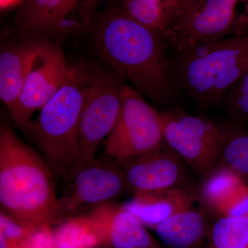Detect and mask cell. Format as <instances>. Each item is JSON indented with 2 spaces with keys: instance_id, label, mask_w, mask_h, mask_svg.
<instances>
[{
  "instance_id": "5bb4252c",
  "label": "cell",
  "mask_w": 248,
  "mask_h": 248,
  "mask_svg": "<svg viewBox=\"0 0 248 248\" xmlns=\"http://www.w3.org/2000/svg\"><path fill=\"white\" fill-rule=\"evenodd\" d=\"M42 40L21 38L0 51V99L9 112L17 103L31 62Z\"/></svg>"
},
{
  "instance_id": "cb8c5ba5",
  "label": "cell",
  "mask_w": 248,
  "mask_h": 248,
  "mask_svg": "<svg viewBox=\"0 0 248 248\" xmlns=\"http://www.w3.org/2000/svg\"><path fill=\"white\" fill-rule=\"evenodd\" d=\"M54 232L50 226H40L27 242L22 245L21 248H55Z\"/></svg>"
},
{
  "instance_id": "5b68a950",
  "label": "cell",
  "mask_w": 248,
  "mask_h": 248,
  "mask_svg": "<svg viewBox=\"0 0 248 248\" xmlns=\"http://www.w3.org/2000/svg\"><path fill=\"white\" fill-rule=\"evenodd\" d=\"M126 84L112 70L93 67L91 82L80 117L79 154L70 179L95 160L98 148L118 120Z\"/></svg>"
},
{
  "instance_id": "83f0119b",
  "label": "cell",
  "mask_w": 248,
  "mask_h": 248,
  "mask_svg": "<svg viewBox=\"0 0 248 248\" xmlns=\"http://www.w3.org/2000/svg\"><path fill=\"white\" fill-rule=\"evenodd\" d=\"M141 248L132 247V248Z\"/></svg>"
},
{
  "instance_id": "7c38bea8",
  "label": "cell",
  "mask_w": 248,
  "mask_h": 248,
  "mask_svg": "<svg viewBox=\"0 0 248 248\" xmlns=\"http://www.w3.org/2000/svg\"><path fill=\"white\" fill-rule=\"evenodd\" d=\"M186 162L167 144L151 153L120 162L130 189L149 193L179 187L186 177Z\"/></svg>"
},
{
  "instance_id": "3957f363",
  "label": "cell",
  "mask_w": 248,
  "mask_h": 248,
  "mask_svg": "<svg viewBox=\"0 0 248 248\" xmlns=\"http://www.w3.org/2000/svg\"><path fill=\"white\" fill-rule=\"evenodd\" d=\"M93 67L70 64L66 79L24 130L39 148L54 177H69L78 154L80 117Z\"/></svg>"
},
{
  "instance_id": "2e32d148",
  "label": "cell",
  "mask_w": 248,
  "mask_h": 248,
  "mask_svg": "<svg viewBox=\"0 0 248 248\" xmlns=\"http://www.w3.org/2000/svg\"><path fill=\"white\" fill-rule=\"evenodd\" d=\"M159 239L170 248H193L207 236L202 212L192 205L174 214L155 228Z\"/></svg>"
},
{
  "instance_id": "8fae6325",
  "label": "cell",
  "mask_w": 248,
  "mask_h": 248,
  "mask_svg": "<svg viewBox=\"0 0 248 248\" xmlns=\"http://www.w3.org/2000/svg\"><path fill=\"white\" fill-rule=\"evenodd\" d=\"M72 179L74 183L71 192L60 200L63 217L83 207L108 203L130 188L120 163L107 153Z\"/></svg>"
},
{
  "instance_id": "9c48e42d",
  "label": "cell",
  "mask_w": 248,
  "mask_h": 248,
  "mask_svg": "<svg viewBox=\"0 0 248 248\" xmlns=\"http://www.w3.org/2000/svg\"><path fill=\"white\" fill-rule=\"evenodd\" d=\"M97 11L91 0H27L16 19L21 38L58 42L89 31Z\"/></svg>"
},
{
  "instance_id": "ba28073f",
  "label": "cell",
  "mask_w": 248,
  "mask_h": 248,
  "mask_svg": "<svg viewBox=\"0 0 248 248\" xmlns=\"http://www.w3.org/2000/svg\"><path fill=\"white\" fill-rule=\"evenodd\" d=\"M104 143L107 154L120 163L166 144L160 112L128 83L118 120Z\"/></svg>"
},
{
  "instance_id": "d4e9b609",
  "label": "cell",
  "mask_w": 248,
  "mask_h": 248,
  "mask_svg": "<svg viewBox=\"0 0 248 248\" xmlns=\"http://www.w3.org/2000/svg\"><path fill=\"white\" fill-rule=\"evenodd\" d=\"M55 244V248H81L70 244V243L66 242V241H59Z\"/></svg>"
},
{
  "instance_id": "4316f807",
  "label": "cell",
  "mask_w": 248,
  "mask_h": 248,
  "mask_svg": "<svg viewBox=\"0 0 248 248\" xmlns=\"http://www.w3.org/2000/svg\"><path fill=\"white\" fill-rule=\"evenodd\" d=\"M91 2H92V4H93V6H94V7L97 8L98 9V6H99V3L101 2V1L102 0H91ZM114 0H110V3L112 2V1H113Z\"/></svg>"
},
{
  "instance_id": "44dd1931",
  "label": "cell",
  "mask_w": 248,
  "mask_h": 248,
  "mask_svg": "<svg viewBox=\"0 0 248 248\" xmlns=\"http://www.w3.org/2000/svg\"><path fill=\"white\" fill-rule=\"evenodd\" d=\"M220 106L232 122L241 124L248 119V71L227 90Z\"/></svg>"
},
{
  "instance_id": "4fadbf2b",
  "label": "cell",
  "mask_w": 248,
  "mask_h": 248,
  "mask_svg": "<svg viewBox=\"0 0 248 248\" xmlns=\"http://www.w3.org/2000/svg\"><path fill=\"white\" fill-rule=\"evenodd\" d=\"M86 217L106 248H159L144 225L124 206L101 204Z\"/></svg>"
},
{
  "instance_id": "484cf974",
  "label": "cell",
  "mask_w": 248,
  "mask_h": 248,
  "mask_svg": "<svg viewBox=\"0 0 248 248\" xmlns=\"http://www.w3.org/2000/svg\"><path fill=\"white\" fill-rule=\"evenodd\" d=\"M19 0H1V9L3 8L8 7V6H11L14 4L15 3L17 2Z\"/></svg>"
},
{
  "instance_id": "52a82bcc",
  "label": "cell",
  "mask_w": 248,
  "mask_h": 248,
  "mask_svg": "<svg viewBox=\"0 0 248 248\" xmlns=\"http://www.w3.org/2000/svg\"><path fill=\"white\" fill-rule=\"evenodd\" d=\"M247 32L248 0H197L169 28L165 43L178 53Z\"/></svg>"
},
{
  "instance_id": "7402d4cb",
  "label": "cell",
  "mask_w": 248,
  "mask_h": 248,
  "mask_svg": "<svg viewBox=\"0 0 248 248\" xmlns=\"http://www.w3.org/2000/svg\"><path fill=\"white\" fill-rule=\"evenodd\" d=\"M213 207L221 217L248 216V186L241 183Z\"/></svg>"
},
{
  "instance_id": "9a60e30c",
  "label": "cell",
  "mask_w": 248,
  "mask_h": 248,
  "mask_svg": "<svg viewBox=\"0 0 248 248\" xmlns=\"http://www.w3.org/2000/svg\"><path fill=\"white\" fill-rule=\"evenodd\" d=\"M191 206V198L179 187L149 193H136L124 205L145 226L155 229L174 214Z\"/></svg>"
},
{
  "instance_id": "e0dca14e",
  "label": "cell",
  "mask_w": 248,
  "mask_h": 248,
  "mask_svg": "<svg viewBox=\"0 0 248 248\" xmlns=\"http://www.w3.org/2000/svg\"><path fill=\"white\" fill-rule=\"evenodd\" d=\"M111 3L164 40L170 25L168 0H114Z\"/></svg>"
},
{
  "instance_id": "6da1fadb",
  "label": "cell",
  "mask_w": 248,
  "mask_h": 248,
  "mask_svg": "<svg viewBox=\"0 0 248 248\" xmlns=\"http://www.w3.org/2000/svg\"><path fill=\"white\" fill-rule=\"evenodd\" d=\"M99 58L150 102L170 104L177 89L164 40L114 3L98 11L90 28Z\"/></svg>"
},
{
  "instance_id": "8992f818",
  "label": "cell",
  "mask_w": 248,
  "mask_h": 248,
  "mask_svg": "<svg viewBox=\"0 0 248 248\" xmlns=\"http://www.w3.org/2000/svg\"><path fill=\"white\" fill-rule=\"evenodd\" d=\"M160 117L166 144L203 176L215 169L223 142L239 124L218 123L176 108L160 112Z\"/></svg>"
},
{
  "instance_id": "7a4b0ae2",
  "label": "cell",
  "mask_w": 248,
  "mask_h": 248,
  "mask_svg": "<svg viewBox=\"0 0 248 248\" xmlns=\"http://www.w3.org/2000/svg\"><path fill=\"white\" fill-rule=\"evenodd\" d=\"M45 159L18 138L9 125L0 127V206L15 219L32 226L58 223L63 218Z\"/></svg>"
},
{
  "instance_id": "ac0fdd59",
  "label": "cell",
  "mask_w": 248,
  "mask_h": 248,
  "mask_svg": "<svg viewBox=\"0 0 248 248\" xmlns=\"http://www.w3.org/2000/svg\"><path fill=\"white\" fill-rule=\"evenodd\" d=\"M216 168L226 169L248 183V135L242 131L240 124L223 142Z\"/></svg>"
},
{
  "instance_id": "ffe728a7",
  "label": "cell",
  "mask_w": 248,
  "mask_h": 248,
  "mask_svg": "<svg viewBox=\"0 0 248 248\" xmlns=\"http://www.w3.org/2000/svg\"><path fill=\"white\" fill-rule=\"evenodd\" d=\"M55 243L66 241L81 248L102 246L99 234L86 216L70 218L54 232Z\"/></svg>"
},
{
  "instance_id": "d6986e66",
  "label": "cell",
  "mask_w": 248,
  "mask_h": 248,
  "mask_svg": "<svg viewBox=\"0 0 248 248\" xmlns=\"http://www.w3.org/2000/svg\"><path fill=\"white\" fill-rule=\"evenodd\" d=\"M207 237V248H248V216L220 217Z\"/></svg>"
},
{
  "instance_id": "277c9868",
  "label": "cell",
  "mask_w": 248,
  "mask_h": 248,
  "mask_svg": "<svg viewBox=\"0 0 248 248\" xmlns=\"http://www.w3.org/2000/svg\"><path fill=\"white\" fill-rule=\"evenodd\" d=\"M171 66L177 90L201 108L218 106L227 90L248 71V32L178 52Z\"/></svg>"
},
{
  "instance_id": "30bf717a",
  "label": "cell",
  "mask_w": 248,
  "mask_h": 248,
  "mask_svg": "<svg viewBox=\"0 0 248 248\" xmlns=\"http://www.w3.org/2000/svg\"><path fill=\"white\" fill-rule=\"evenodd\" d=\"M70 64L58 42L42 40L29 66L22 92L9 113L25 130L36 111H40L64 82Z\"/></svg>"
},
{
  "instance_id": "603a6c76",
  "label": "cell",
  "mask_w": 248,
  "mask_h": 248,
  "mask_svg": "<svg viewBox=\"0 0 248 248\" xmlns=\"http://www.w3.org/2000/svg\"><path fill=\"white\" fill-rule=\"evenodd\" d=\"M38 227L17 221L4 212L0 213V234L17 244L27 242Z\"/></svg>"
}]
</instances>
